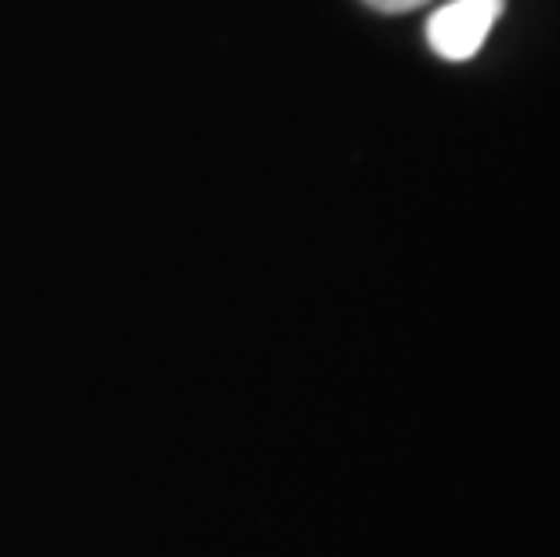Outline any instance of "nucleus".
I'll use <instances>...</instances> for the list:
<instances>
[{
  "label": "nucleus",
  "instance_id": "obj_2",
  "mask_svg": "<svg viewBox=\"0 0 560 557\" xmlns=\"http://www.w3.org/2000/svg\"><path fill=\"white\" fill-rule=\"evenodd\" d=\"M365 4L376 8V11H384V15H401V11L420 8V4H427V0H365Z\"/></svg>",
  "mask_w": 560,
  "mask_h": 557
},
{
  "label": "nucleus",
  "instance_id": "obj_1",
  "mask_svg": "<svg viewBox=\"0 0 560 557\" xmlns=\"http://www.w3.org/2000/svg\"><path fill=\"white\" fill-rule=\"evenodd\" d=\"M503 8L506 0H452L427 22V40L448 62H467L481 51Z\"/></svg>",
  "mask_w": 560,
  "mask_h": 557
}]
</instances>
